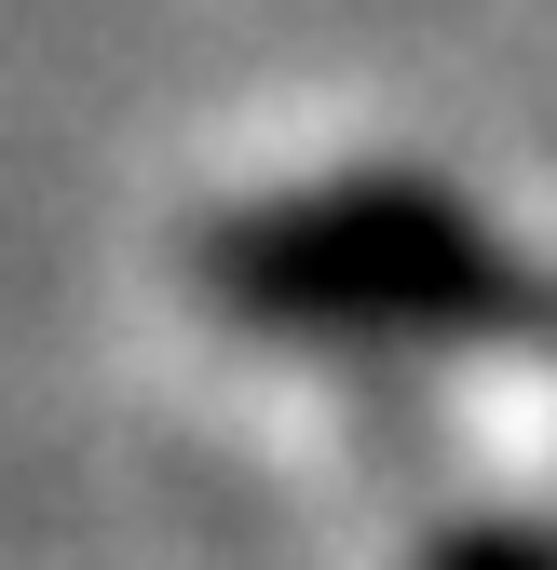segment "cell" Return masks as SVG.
Returning <instances> with one entry per match:
<instances>
[{
  "mask_svg": "<svg viewBox=\"0 0 557 570\" xmlns=\"http://www.w3.org/2000/svg\"><path fill=\"white\" fill-rule=\"evenodd\" d=\"M190 272L245 326H313V340H476L544 313L504 232L422 177H313V190L232 204V218H204Z\"/></svg>",
  "mask_w": 557,
  "mask_h": 570,
  "instance_id": "6da1fadb",
  "label": "cell"
},
{
  "mask_svg": "<svg viewBox=\"0 0 557 570\" xmlns=\"http://www.w3.org/2000/svg\"><path fill=\"white\" fill-rule=\"evenodd\" d=\"M422 570H557L544 543H504V530H449V543H422Z\"/></svg>",
  "mask_w": 557,
  "mask_h": 570,
  "instance_id": "7a4b0ae2",
  "label": "cell"
}]
</instances>
